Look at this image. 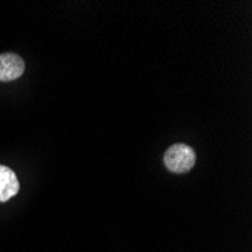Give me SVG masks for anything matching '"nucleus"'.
<instances>
[{
  "label": "nucleus",
  "instance_id": "7ed1b4c3",
  "mask_svg": "<svg viewBox=\"0 0 252 252\" xmlns=\"http://www.w3.org/2000/svg\"><path fill=\"white\" fill-rule=\"evenodd\" d=\"M20 185L17 175L9 168L0 165V201H8L18 193Z\"/></svg>",
  "mask_w": 252,
  "mask_h": 252
},
{
  "label": "nucleus",
  "instance_id": "f03ea898",
  "mask_svg": "<svg viewBox=\"0 0 252 252\" xmlns=\"http://www.w3.org/2000/svg\"><path fill=\"white\" fill-rule=\"evenodd\" d=\"M25 73V62L18 55L3 53L0 55V80L11 82Z\"/></svg>",
  "mask_w": 252,
  "mask_h": 252
},
{
  "label": "nucleus",
  "instance_id": "f257e3e1",
  "mask_svg": "<svg viewBox=\"0 0 252 252\" xmlns=\"http://www.w3.org/2000/svg\"><path fill=\"white\" fill-rule=\"evenodd\" d=\"M195 160H196L195 151L185 144L172 145L165 153V165L171 172L175 174L190 171L195 165Z\"/></svg>",
  "mask_w": 252,
  "mask_h": 252
}]
</instances>
